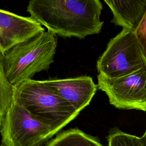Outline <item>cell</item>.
<instances>
[{
  "instance_id": "obj_1",
  "label": "cell",
  "mask_w": 146,
  "mask_h": 146,
  "mask_svg": "<svg viewBox=\"0 0 146 146\" xmlns=\"http://www.w3.org/2000/svg\"><path fill=\"white\" fill-rule=\"evenodd\" d=\"M102 9L100 0H30L27 11L55 35L82 39L101 31Z\"/></svg>"
},
{
  "instance_id": "obj_2",
  "label": "cell",
  "mask_w": 146,
  "mask_h": 146,
  "mask_svg": "<svg viewBox=\"0 0 146 146\" xmlns=\"http://www.w3.org/2000/svg\"><path fill=\"white\" fill-rule=\"evenodd\" d=\"M14 87V102L34 119L49 126L56 134L79 113L43 80L32 79Z\"/></svg>"
},
{
  "instance_id": "obj_3",
  "label": "cell",
  "mask_w": 146,
  "mask_h": 146,
  "mask_svg": "<svg viewBox=\"0 0 146 146\" xmlns=\"http://www.w3.org/2000/svg\"><path fill=\"white\" fill-rule=\"evenodd\" d=\"M56 46L55 35L47 30L0 54V67L15 86L31 79L37 72L47 71L54 62Z\"/></svg>"
},
{
  "instance_id": "obj_4",
  "label": "cell",
  "mask_w": 146,
  "mask_h": 146,
  "mask_svg": "<svg viewBox=\"0 0 146 146\" xmlns=\"http://www.w3.org/2000/svg\"><path fill=\"white\" fill-rule=\"evenodd\" d=\"M146 67L135 33L125 29L109 41L96 63L98 74L109 79L123 76Z\"/></svg>"
},
{
  "instance_id": "obj_5",
  "label": "cell",
  "mask_w": 146,
  "mask_h": 146,
  "mask_svg": "<svg viewBox=\"0 0 146 146\" xmlns=\"http://www.w3.org/2000/svg\"><path fill=\"white\" fill-rule=\"evenodd\" d=\"M1 146H42L55 133L14 101L0 120Z\"/></svg>"
},
{
  "instance_id": "obj_6",
  "label": "cell",
  "mask_w": 146,
  "mask_h": 146,
  "mask_svg": "<svg viewBox=\"0 0 146 146\" xmlns=\"http://www.w3.org/2000/svg\"><path fill=\"white\" fill-rule=\"evenodd\" d=\"M98 87L114 107L146 112V67L114 79L98 74Z\"/></svg>"
},
{
  "instance_id": "obj_7",
  "label": "cell",
  "mask_w": 146,
  "mask_h": 146,
  "mask_svg": "<svg viewBox=\"0 0 146 146\" xmlns=\"http://www.w3.org/2000/svg\"><path fill=\"white\" fill-rule=\"evenodd\" d=\"M44 29L32 17L0 10V54L43 33Z\"/></svg>"
},
{
  "instance_id": "obj_8",
  "label": "cell",
  "mask_w": 146,
  "mask_h": 146,
  "mask_svg": "<svg viewBox=\"0 0 146 146\" xmlns=\"http://www.w3.org/2000/svg\"><path fill=\"white\" fill-rule=\"evenodd\" d=\"M59 96L81 111L91 102L98 88L89 76L43 80Z\"/></svg>"
},
{
  "instance_id": "obj_9",
  "label": "cell",
  "mask_w": 146,
  "mask_h": 146,
  "mask_svg": "<svg viewBox=\"0 0 146 146\" xmlns=\"http://www.w3.org/2000/svg\"><path fill=\"white\" fill-rule=\"evenodd\" d=\"M110 7L117 26L135 31L146 10V0H103Z\"/></svg>"
},
{
  "instance_id": "obj_10",
  "label": "cell",
  "mask_w": 146,
  "mask_h": 146,
  "mask_svg": "<svg viewBox=\"0 0 146 146\" xmlns=\"http://www.w3.org/2000/svg\"><path fill=\"white\" fill-rule=\"evenodd\" d=\"M46 146H102L99 140L78 128L66 130L47 143Z\"/></svg>"
},
{
  "instance_id": "obj_11",
  "label": "cell",
  "mask_w": 146,
  "mask_h": 146,
  "mask_svg": "<svg viewBox=\"0 0 146 146\" xmlns=\"http://www.w3.org/2000/svg\"><path fill=\"white\" fill-rule=\"evenodd\" d=\"M14 101V87L6 78L0 67V120L5 116Z\"/></svg>"
},
{
  "instance_id": "obj_12",
  "label": "cell",
  "mask_w": 146,
  "mask_h": 146,
  "mask_svg": "<svg viewBox=\"0 0 146 146\" xmlns=\"http://www.w3.org/2000/svg\"><path fill=\"white\" fill-rule=\"evenodd\" d=\"M107 141L108 146H144L141 137L125 133L117 128L111 130Z\"/></svg>"
},
{
  "instance_id": "obj_13",
  "label": "cell",
  "mask_w": 146,
  "mask_h": 146,
  "mask_svg": "<svg viewBox=\"0 0 146 146\" xmlns=\"http://www.w3.org/2000/svg\"><path fill=\"white\" fill-rule=\"evenodd\" d=\"M134 31L141 52L146 60V10L139 24Z\"/></svg>"
},
{
  "instance_id": "obj_14",
  "label": "cell",
  "mask_w": 146,
  "mask_h": 146,
  "mask_svg": "<svg viewBox=\"0 0 146 146\" xmlns=\"http://www.w3.org/2000/svg\"><path fill=\"white\" fill-rule=\"evenodd\" d=\"M141 138L142 139V141L143 142V144H144V146H146V130H145V132L144 134L143 135V136Z\"/></svg>"
}]
</instances>
